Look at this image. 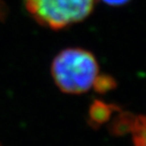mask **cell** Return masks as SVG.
<instances>
[{"label":"cell","instance_id":"obj_1","mask_svg":"<svg viewBox=\"0 0 146 146\" xmlns=\"http://www.w3.org/2000/svg\"><path fill=\"white\" fill-rule=\"evenodd\" d=\"M51 73L60 90L65 94H79L94 88L100 70L98 61L90 52L80 48H69L55 57Z\"/></svg>","mask_w":146,"mask_h":146},{"label":"cell","instance_id":"obj_2","mask_svg":"<svg viewBox=\"0 0 146 146\" xmlns=\"http://www.w3.org/2000/svg\"><path fill=\"white\" fill-rule=\"evenodd\" d=\"M27 11L40 25L61 30L83 21L96 0H23Z\"/></svg>","mask_w":146,"mask_h":146},{"label":"cell","instance_id":"obj_3","mask_svg":"<svg viewBox=\"0 0 146 146\" xmlns=\"http://www.w3.org/2000/svg\"><path fill=\"white\" fill-rule=\"evenodd\" d=\"M119 108L114 105H109L102 100H94L89 107L88 124L94 129H98L102 125L107 123Z\"/></svg>","mask_w":146,"mask_h":146},{"label":"cell","instance_id":"obj_4","mask_svg":"<svg viewBox=\"0 0 146 146\" xmlns=\"http://www.w3.org/2000/svg\"><path fill=\"white\" fill-rule=\"evenodd\" d=\"M136 117L131 113L121 112L118 114L109 126V131L113 136L121 137L132 133L136 123Z\"/></svg>","mask_w":146,"mask_h":146},{"label":"cell","instance_id":"obj_5","mask_svg":"<svg viewBox=\"0 0 146 146\" xmlns=\"http://www.w3.org/2000/svg\"><path fill=\"white\" fill-rule=\"evenodd\" d=\"M134 146H145V117H136V123L132 131Z\"/></svg>","mask_w":146,"mask_h":146},{"label":"cell","instance_id":"obj_6","mask_svg":"<svg viewBox=\"0 0 146 146\" xmlns=\"http://www.w3.org/2000/svg\"><path fill=\"white\" fill-rule=\"evenodd\" d=\"M115 87V80L113 77L109 75L100 74L94 85V88L98 92H107Z\"/></svg>","mask_w":146,"mask_h":146},{"label":"cell","instance_id":"obj_7","mask_svg":"<svg viewBox=\"0 0 146 146\" xmlns=\"http://www.w3.org/2000/svg\"><path fill=\"white\" fill-rule=\"evenodd\" d=\"M106 3L110 5H114V6H119V5H123L126 2H128L129 0H103Z\"/></svg>","mask_w":146,"mask_h":146},{"label":"cell","instance_id":"obj_8","mask_svg":"<svg viewBox=\"0 0 146 146\" xmlns=\"http://www.w3.org/2000/svg\"><path fill=\"white\" fill-rule=\"evenodd\" d=\"M5 15V7L2 6L1 2H0V19Z\"/></svg>","mask_w":146,"mask_h":146}]
</instances>
